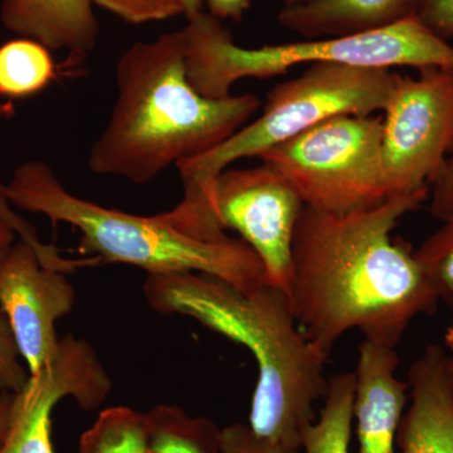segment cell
<instances>
[{
    "label": "cell",
    "mask_w": 453,
    "mask_h": 453,
    "mask_svg": "<svg viewBox=\"0 0 453 453\" xmlns=\"http://www.w3.org/2000/svg\"><path fill=\"white\" fill-rule=\"evenodd\" d=\"M145 421L148 453H220L222 429L179 405H155Z\"/></svg>",
    "instance_id": "obj_16"
},
{
    "label": "cell",
    "mask_w": 453,
    "mask_h": 453,
    "mask_svg": "<svg viewBox=\"0 0 453 453\" xmlns=\"http://www.w3.org/2000/svg\"><path fill=\"white\" fill-rule=\"evenodd\" d=\"M74 303L76 290L67 275L44 267L29 244L19 240L0 253V311L29 377L56 359V323L71 314Z\"/></svg>",
    "instance_id": "obj_11"
},
{
    "label": "cell",
    "mask_w": 453,
    "mask_h": 453,
    "mask_svg": "<svg viewBox=\"0 0 453 453\" xmlns=\"http://www.w3.org/2000/svg\"><path fill=\"white\" fill-rule=\"evenodd\" d=\"M283 7H295V5L306 4V3L314 2V0H280Z\"/></svg>",
    "instance_id": "obj_31"
},
{
    "label": "cell",
    "mask_w": 453,
    "mask_h": 453,
    "mask_svg": "<svg viewBox=\"0 0 453 453\" xmlns=\"http://www.w3.org/2000/svg\"><path fill=\"white\" fill-rule=\"evenodd\" d=\"M428 196L425 189L345 214L303 205L292 243L290 299L303 335L327 357L353 329L395 348L417 315L436 312L440 299L414 252L390 234Z\"/></svg>",
    "instance_id": "obj_1"
},
{
    "label": "cell",
    "mask_w": 453,
    "mask_h": 453,
    "mask_svg": "<svg viewBox=\"0 0 453 453\" xmlns=\"http://www.w3.org/2000/svg\"><path fill=\"white\" fill-rule=\"evenodd\" d=\"M112 390V380L94 347L85 339L65 335L52 365L13 395L7 432L0 453H55L53 411L73 398L86 411L97 410Z\"/></svg>",
    "instance_id": "obj_10"
},
{
    "label": "cell",
    "mask_w": 453,
    "mask_h": 453,
    "mask_svg": "<svg viewBox=\"0 0 453 453\" xmlns=\"http://www.w3.org/2000/svg\"><path fill=\"white\" fill-rule=\"evenodd\" d=\"M50 50L38 42L18 38L0 47V96L25 98L47 88L56 76Z\"/></svg>",
    "instance_id": "obj_18"
},
{
    "label": "cell",
    "mask_w": 453,
    "mask_h": 453,
    "mask_svg": "<svg viewBox=\"0 0 453 453\" xmlns=\"http://www.w3.org/2000/svg\"><path fill=\"white\" fill-rule=\"evenodd\" d=\"M399 73L388 68L340 64L310 65L296 79L268 92L258 119L204 154L179 163L183 198L164 219L184 234L216 242L226 237L214 211V183L243 157H259L321 122L342 115L384 111Z\"/></svg>",
    "instance_id": "obj_5"
},
{
    "label": "cell",
    "mask_w": 453,
    "mask_h": 453,
    "mask_svg": "<svg viewBox=\"0 0 453 453\" xmlns=\"http://www.w3.org/2000/svg\"><path fill=\"white\" fill-rule=\"evenodd\" d=\"M92 3L124 22L136 26L178 16L189 20L201 14L205 4L204 0H92Z\"/></svg>",
    "instance_id": "obj_21"
},
{
    "label": "cell",
    "mask_w": 453,
    "mask_h": 453,
    "mask_svg": "<svg viewBox=\"0 0 453 453\" xmlns=\"http://www.w3.org/2000/svg\"><path fill=\"white\" fill-rule=\"evenodd\" d=\"M0 220L12 229L19 237L20 241L29 244L35 252L41 264L47 268H57L64 264L65 257L53 244L44 243L35 228L26 219L14 211L13 205L9 203L5 184L0 181Z\"/></svg>",
    "instance_id": "obj_22"
},
{
    "label": "cell",
    "mask_w": 453,
    "mask_h": 453,
    "mask_svg": "<svg viewBox=\"0 0 453 453\" xmlns=\"http://www.w3.org/2000/svg\"><path fill=\"white\" fill-rule=\"evenodd\" d=\"M356 372H340L327 381L320 416L303 429V453H351Z\"/></svg>",
    "instance_id": "obj_17"
},
{
    "label": "cell",
    "mask_w": 453,
    "mask_h": 453,
    "mask_svg": "<svg viewBox=\"0 0 453 453\" xmlns=\"http://www.w3.org/2000/svg\"><path fill=\"white\" fill-rule=\"evenodd\" d=\"M144 295L157 314L195 319L249 349L258 368L249 427L267 442L300 449L314 405L326 393L329 357L303 335L285 291L267 282L244 291L205 273H181L148 275Z\"/></svg>",
    "instance_id": "obj_2"
},
{
    "label": "cell",
    "mask_w": 453,
    "mask_h": 453,
    "mask_svg": "<svg viewBox=\"0 0 453 453\" xmlns=\"http://www.w3.org/2000/svg\"><path fill=\"white\" fill-rule=\"evenodd\" d=\"M14 238H16V234L4 222L0 220V252L12 246L14 243Z\"/></svg>",
    "instance_id": "obj_29"
},
{
    "label": "cell",
    "mask_w": 453,
    "mask_h": 453,
    "mask_svg": "<svg viewBox=\"0 0 453 453\" xmlns=\"http://www.w3.org/2000/svg\"><path fill=\"white\" fill-rule=\"evenodd\" d=\"M12 403H13V395L0 392V442H2L5 432H7Z\"/></svg>",
    "instance_id": "obj_28"
},
{
    "label": "cell",
    "mask_w": 453,
    "mask_h": 453,
    "mask_svg": "<svg viewBox=\"0 0 453 453\" xmlns=\"http://www.w3.org/2000/svg\"><path fill=\"white\" fill-rule=\"evenodd\" d=\"M434 196H432L429 211L436 219L447 222L453 219V144L451 151L447 155L442 168L438 172L434 183Z\"/></svg>",
    "instance_id": "obj_26"
},
{
    "label": "cell",
    "mask_w": 453,
    "mask_h": 453,
    "mask_svg": "<svg viewBox=\"0 0 453 453\" xmlns=\"http://www.w3.org/2000/svg\"><path fill=\"white\" fill-rule=\"evenodd\" d=\"M414 257L438 299L453 306V219L426 240Z\"/></svg>",
    "instance_id": "obj_20"
},
{
    "label": "cell",
    "mask_w": 453,
    "mask_h": 453,
    "mask_svg": "<svg viewBox=\"0 0 453 453\" xmlns=\"http://www.w3.org/2000/svg\"><path fill=\"white\" fill-rule=\"evenodd\" d=\"M94 7L92 0H3L0 20L20 38L85 57L100 35Z\"/></svg>",
    "instance_id": "obj_14"
},
{
    "label": "cell",
    "mask_w": 453,
    "mask_h": 453,
    "mask_svg": "<svg viewBox=\"0 0 453 453\" xmlns=\"http://www.w3.org/2000/svg\"><path fill=\"white\" fill-rule=\"evenodd\" d=\"M115 80V104L89 149L88 168L134 184L211 150L261 106L251 94L210 98L196 92L187 76L181 31L133 44L119 58Z\"/></svg>",
    "instance_id": "obj_3"
},
{
    "label": "cell",
    "mask_w": 453,
    "mask_h": 453,
    "mask_svg": "<svg viewBox=\"0 0 453 453\" xmlns=\"http://www.w3.org/2000/svg\"><path fill=\"white\" fill-rule=\"evenodd\" d=\"M303 202L275 169H226L214 183V211L223 229H234L256 253L266 282L290 296L292 243Z\"/></svg>",
    "instance_id": "obj_9"
},
{
    "label": "cell",
    "mask_w": 453,
    "mask_h": 453,
    "mask_svg": "<svg viewBox=\"0 0 453 453\" xmlns=\"http://www.w3.org/2000/svg\"><path fill=\"white\" fill-rule=\"evenodd\" d=\"M79 453H148L145 412L125 405L106 408L81 434Z\"/></svg>",
    "instance_id": "obj_19"
},
{
    "label": "cell",
    "mask_w": 453,
    "mask_h": 453,
    "mask_svg": "<svg viewBox=\"0 0 453 453\" xmlns=\"http://www.w3.org/2000/svg\"><path fill=\"white\" fill-rule=\"evenodd\" d=\"M446 359L442 348L428 345L411 366V404L396 436L399 453H453V395Z\"/></svg>",
    "instance_id": "obj_13"
},
{
    "label": "cell",
    "mask_w": 453,
    "mask_h": 453,
    "mask_svg": "<svg viewBox=\"0 0 453 453\" xmlns=\"http://www.w3.org/2000/svg\"><path fill=\"white\" fill-rule=\"evenodd\" d=\"M28 380V371L19 356L7 319L0 311V392L16 395L25 388Z\"/></svg>",
    "instance_id": "obj_23"
},
{
    "label": "cell",
    "mask_w": 453,
    "mask_h": 453,
    "mask_svg": "<svg viewBox=\"0 0 453 453\" xmlns=\"http://www.w3.org/2000/svg\"><path fill=\"white\" fill-rule=\"evenodd\" d=\"M220 453H301L300 449L267 442L256 436L244 423H232L222 428L220 434Z\"/></svg>",
    "instance_id": "obj_24"
},
{
    "label": "cell",
    "mask_w": 453,
    "mask_h": 453,
    "mask_svg": "<svg viewBox=\"0 0 453 453\" xmlns=\"http://www.w3.org/2000/svg\"><path fill=\"white\" fill-rule=\"evenodd\" d=\"M5 193L18 210L79 231L80 252L100 264L129 265L148 275L205 273L244 291L266 282L261 261L242 240L205 242L174 228L162 213L144 217L103 207L68 192L42 160L20 164Z\"/></svg>",
    "instance_id": "obj_4"
},
{
    "label": "cell",
    "mask_w": 453,
    "mask_h": 453,
    "mask_svg": "<svg viewBox=\"0 0 453 453\" xmlns=\"http://www.w3.org/2000/svg\"><path fill=\"white\" fill-rule=\"evenodd\" d=\"M445 342L447 347L451 349L453 351V321L452 324L449 325V329H447L446 335H445Z\"/></svg>",
    "instance_id": "obj_32"
},
{
    "label": "cell",
    "mask_w": 453,
    "mask_h": 453,
    "mask_svg": "<svg viewBox=\"0 0 453 453\" xmlns=\"http://www.w3.org/2000/svg\"><path fill=\"white\" fill-rule=\"evenodd\" d=\"M421 0H314L282 7L279 22L305 40L345 37L416 17Z\"/></svg>",
    "instance_id": "obj_15"
},
{
    "label": "cell",
    "mask_w": 453,
    "mask_h": 453,
    "mask_svg": "<svg viewBox=\"0 0 453 453\" xmlns=\"http://www.w3.org/2000/svg\"><path fill=\"white\" fill-rule=\"evenodd\" d=\"M398 363L395 348L365 339L359 347L354 399L359 453H399L396 436L410 387L396 378Z\"/></svg>",
    "instance_id": "obj_12"
},
{
    "label": "cell",
    "mask_w": 453,
    "mask_h": 453,
    "mask_svg": "<svg viewBox=\"0 0 453 453\" xmlns=\"http://www.w3.org/2000/svg\"><path fill=\"white\" fill-rule=\"evenodd\" d=\"M416 17L441 40L453 37V0H421Z\"/></svg>",
    "instance_id": "obj_25"
},
{
    "label": "cell",
    "mask_w": 453,
    "mask_h": 453,
    "mask_svg": "<svg viewBox=\"0 0 453 453\" xmlns=\"http://www.w3.org/2000/svg\"><path fill=\"white\" fill-rule=\"evenodd\" d=\"M384 112L381 157L389 196L429 189L453 144V67L398 74Z\"/></svg>",
    "instance_id": "obj_8"
},
{
    "label": "cell",
    "mask_w": 453,
    "mask_h": 453,
    "mask_svg": "<svg viewBox=\"0 0 453 453\" xmlns=\"http://www.w3.org/2000/svg\"><path fill=\"white\" fill-rule=\"evenodd\" d=\"M211 16L217 19L240 20L250 8L251 0H204Z\"/></svg>",
    "instance_id": "obj_27"
},
{
    "label": "cell",
    "mask_w": 453,
    "mask_h": 453,
    "mask_svg": "<svg viewBox=\"0 0 453 453\" xmlns=\"http://www.w3.org/2000/svg\"><path fill=\"white\" fill-rule=\"evenodd\" d=\"M381 134V116H335L258 157L297 190L303 204L327 213H351L392 198Z\"/></svg>",
    "instance_id": "obj_7"
},
{
    "label": "cell",
    "mask_w": 453,
    "mask_h": 453,
    "mask_svg": "<svg viewBox=\"0 0 453 453\" xmlns=\"http://www.w3.org/2000/svg\"><path fill=\"white\" fill-rule=\"evenodd\" d=\"M186 42L187 76L202 96H231L235 82L268 79L303 64L356 67H453V47L417 17L377 31L243 49L219 19L202 12L181 29Z\"/></svg>",
    "instance_id": "obj_6"
},
{
    "label": "cell",
    "mask_w": 453,
    "mask_h": 453,
    "mask_svg": "<svg viewBox=\"0 0 453 453\" xmlns=\"http://www.w3.org/2000/svg\"><path fill=\"white\" fill-rule=\"evenodd\" d=\"M447 375H449V386L453 395V357H447L446 359Z\"/></svg>",
    "instance_id": "obj_30"
}]
</instances>
